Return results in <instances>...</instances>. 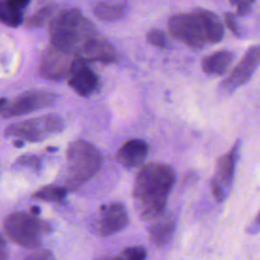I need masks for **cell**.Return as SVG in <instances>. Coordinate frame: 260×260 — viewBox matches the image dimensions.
I'll use <instances>...</instances> for the list:
<instances>
[{
	"instance_id": "ffe728a7",
	"label": "cell",
	"mask_w": 260,
	"mask_h": 260,
	"mask_svg": "<svg viewBox=\"0 0 260 260\" xmlns=\"http://www.w3.org/2000/svg\"><path fill=\"white\" fill-rule=\"evenodd\" d=\"M0 20L10 27H17L23 21V11L13 7L5 0L0 1Z\"/></svg>"
},
{
	"instance_id": "83f0119b",
	"label": "cell",
	"mask_w": 260,
	"mask_h": 260,
	"mask_svg": "<svg viewBox=\"0 0 260 260\" xmlns=\"http://www.w3.org/2000/svg\"><path fill=\"white\" fill-rule=\"evenodd\" d=\"M259 232H260V210L258 211L257 215L254 217V219L246 229V233L249 235H256Z\"/></svg>"
},
{
	"instance_id": "cb8c5ba5",
	"label": "cell",
	"mask_w": 260,
	"mask_h": 260,
	"mask_svg": "<svg viewBox=\"0 0 260 260\" xmlns=\"http://www.w3.org/2000/svg\"><path fill=\"white\" fill-rule=\"evenodd\" d=\"M120 257L122 259L142 260L147 257V251L142 246H130L121 251Z\"/></svg>"
},
{
	"instance_id": "5bb4252c",
	"label": "cell",
	"mask_w": 260,
	"mask_h": 260,
	"mask_svg": "<svg viewBox=\"0 0 260 260\" xmlns=\"http://www.w3.org/2000/svg\"><path fill=\"white\" fill-rule=\"evenodd\" d=\"M80 58H84L89 62L112 64L118 61L119 54L104 37L99 35L90 42Z\"/></svg>"
},
{
	"instance_id": "ac0fdd59",
	"label": "cell",
	"mask_w": 260,
	"mask_h": 260,
	"mask_svg": "<svg viewBox=\"0 0 260 260\" xmlns=\"http://www.w3.org/2000/svg\"><path fill=\"white\" fill-rule=\"evenodd\" d=\"M95 17L103 21H114L121 19L127 12V5L117 1H102L92 9Z\"/></svg>"
},
{
	"instance_id": "4fadbf2b",
	"label": "cell",
	"mask_w": 260,
	"mask_h": 260,
	"mask_svg": "<svg viewBox=\"0 0 260 260\" xmlns=\"http://www.w3.org/2000/svg\"><path fill=\"white\" fill-rule=\"evenodd\" d=\"M149 146L140 138L125 141L116 152V160L123 167L130 169L141 166L147 157Z\"/></svg>"
},
{
	"instance_id": "4316f807",
	"label": "cell",
	"mask_w": 260,
	"mask_h": 260,
	"mask_svg": "<svg viewBox=\"0 0 260 260\" xmlns=\"http://www.w3.org/2000/svg\"><path fill=\"white\" fill-rule=\"evenodd\" d=\"M23 258L27 260H43V259H53L54 256L52 252H50L49 250L36 248V249H32V251L29 252L28 254L24 255Z\"/></svg>"
},
{
	"instance_id": "484cf974",
	"label": "cell",
	"mask_w": 260,
	"mask_h": 260,
	"mask_svg": "<svg viewBox=\"0 0 260 260\" xmlns=\"http://www.w3.org/2000/svg\"><path fill=\"white\" fill-rule=\"evenodd\" d=\"M232 5H235L237 8L238 16H246L250 13L252 4L255 0H229Z\"/></svg>"
},
{
	"instance_id": "d4e9b609",
	"label": "cell",
	"mask_w": 260,
	"mask_h": 260,
	"mask_svg": "<svg viewBox=\"0 0 260 260\" xmlns=\"http://www.w3.org/2000/svg\"><path fill=\"white\" fill-rule=\"evenodd\" d=\"M223 19H224V23H225L226 27L233 32L234 36H236L237 38L243 37V30L240 27L235 14H233L231 12H225L223 15Z\"/></svg>"
},
{
	"instance_id": "f546056e",
	"label": "cell",
	"mask_w": 260,
	"mask_h": 260,
	"mask_svg": "<svg viewBox=\"0 0 260 260\" xmlns=\"http://www.w3.org/2000/svg\"><path fill=\"white\" fill-rule=\"evenodd\" d=\"M198 179V176H197V174L196 173H189L186 177H185V179H184V183L186 184V185H190V184H193V183H195V181Z\"/></svg>"
},
{
	"instance_id": "7c38bea8",
	"label": "cell",
	"mask_w": 260,
	"mask_h": 260,
	"mask_svg": "<svg viewBox=\"0 0 260 260\" xmlns=\"http://www.w3.org/2000/svg\"><path fill=\"white\" fill-rule=\"evenodd\" d=\"M98 233L101 237H109L120 233L129 224V215L123 203L112 202L100 207Z\"/></svg>"
},
{
	"instance_id": "277c9868",
	"label": "cell",
	"mask_w": 260,
	"mask_h": 260,
	"mask_svg": "<svg viewBox=\"0 0 260 260\" xmlns=\"http://www.w3.org/2000/svg\"><path fill=\"white\" fill-rule=\"evenodd\" d=\"M50 223L32 212L14 211L3 220V231L7 238L24 249L40 248L45 234L51 232Z\"/></svg>"
},
{
	"instance_id": "7402d4cb",
	"label": "cell",
	"mask_w": 260,
	"mask_h": 260,
	"mask_svg": "<svg viewBox=\"0 0 260 260\" xmlns=\"http://www.w3.org/2000/svg\"><path fill=\"white\" fill-rule=\"evenodd\" d=\"M12 167L28 169L34 173H39L42 170V159L38 155L26 153L18 156L14 160Z\"/></svg>"
},
{
	"instance_id": "30bf717a",
	"label": "cell",
	"mask_w": 260,
	"mask_h": 260,
	"mask_svg": "<svg viewBox=\"0 0 260 260\" xmlns=\"http://www.w3.org/2000/svg\"><path fill=\"white\" fill-rule=\"evenodd\" d=\"M75 58V56L51 45L42 54L39 67L40 75L49 80L62 81L69 77Z\"/></svg>"
},
{
	"instance_id": "8fae6325",
	"label": "cell",
	"mask_w": 260,
	"mask_h": 260,
	"mask_svg": "<svg viewBox=\"0 0 260 260\" xmlns=\"http://www.w3.org/2000/svg\"><path fill=\"white\" fill-rule=\"evenodd\" d=\"M89 61L76 57L73 61L71 72L68 77V86L80 96H90L101 88L99 75L90 68Z\"/></svg>"
},
{
	"instance_id": "44dd1931",
	"label": "cell",
	"mask_w": 260,
	"mask_h": 260,
	"mask_svg": "<svg viewBox=\"0 0 260 260\" xmlns=\"http://www.w3.org/2000/svg\"><path fill=\"white\" fill-rule=\"evenodd\" d=\"M56 10V6L49 4L41 9H39L34 15L27 18L26 20V25L30 28H36L42 26L48 19L49 17L53 14V12Z\"/></svg>"
},
{
	"instance_id": "d6986e66",
	"label": "cell",
	"mask_w": 260,
	"mask_h": 260,
	"mask_svg": "<svg viewBox=\"0 0 260 260\" xmlns=\"http://www.w3.org/2000/svg\"><path fill=\"white\" fill-rule=\"evenodd\" d=\"M68 192L69 190L61 184H51L46 185L36 191L31 195V198L46 202L61 203L66 199Z\"/></svg>"
},
{
	"instance_id": "8992f818",
	"label": "cell",
	"mask_w": 260,
	"mask_h": 260,
	"mask_svg": "<svg viewBox=\"0 0 260 260\" xmlns=\"http://www.w3.org/2000/svg\"><path fill=\"white\" fill-rule=\"evenodd\" d=\"M168 30L174 39L193 50L209 44L204 25L194 11L172 15L168 20Z\"/></svg>"
},
{
	"instance_id": "52a82bcc",
	"label": "cell",
	"mask_w": 260,
	"mask_h": 260,
	"mask_svg": "<svg viewBox=\"0 0 260 260\" xmlns=\"http://www.w3.org/2000/svg\"><path fill=\"white\" fill-rule=\"evenodd\" d=\"M241 140L238 139L233 147L221 155L215 166V172L210 180L211 192L217 202H222L228 197L233 186L236 166L240 156Z\"/></svg>"
},
{
	"instance_id": "1f68e13d",
	"label": "cell",
	"mask_w": 260,
	"mask_h": 260,
	"mask_svg": "<svg viewBox=\"0 0 260 260\" xmlns=\"http://www.w3.org/2000/svg\"><path fill=\"white\" fill-rule=\"evenodd\" d=\"M40 211H41V209H40V207L37 206V205H32V206L30 207V212H32V213L36 214V215H38V214L40 213Z\"/></svg>"
},
{
	"instance_id": "5b68a950",
	"label": "cell",
	"mask_w": 260,
	"mask_h": 260,
	"mask_svg": "<svg viewBox=\"0 0 260 260\" xmlns=\"http://www.w3.org/2000/svg\"><path fill=\"white\" fill-rule=\"evenodd\" d=\"M63 129L62 118L56 114H49L12 123L5 128L4 135L27 142H41L62 132Z\"/></svg>"
},
{
	"instance_id": "9a60e30c",
	"label": "cell",
	"mask_w": 260,
	"mask_h": 260,
	"mask_svg": "<svg viewBox=\"0 0 260 260\" xmlns=\"http://www.w3.org/2000/svg\"><path fill=\"white\" fill-rule=\"evenodd\" d=\"M147 233L150 242L156 247L165 246L172 239L176 230V219L171 214H162L152 219Z\"/></svg>"
},
{
	"instance_id": "9c48e42d",
	"label": "cell",
	"mask_w": 260,
	"mask_h": 260,
	"mask_svg": "<svg viewBox=\"0 0 260 260\" xmlns=\"http://www.w3.org/2000/svg\"><path fill=\"white\" fill-rule=\"evenodd\" d=\"M260 64V45L250 47L230 75L218 85L221 94H230L247 83Z\"/></svg>"
},
{
	"instance_id": "4dcf8cb0",
	"label": "cell",
	"mask_w": 260,
	"mask_h": 260,
	"mask_svg": "<svg viewBox=\"0 0 260 260\" xmlns=\"http://www.w3.org/2000/svg\"><path fill=\"white\" fill-rule=\"evenodd\" d=\"M13 145L15 147H22L24 145V140L22 139H19V138H16V140L13 141Z\"/></svg>"
},
{
	"instance_id": "6da1fadb",
	"label": "cell",
	"mask_w": 260,
	"mask_h": 260,
	"mask_svg": "<svg viewBox=\"0 0 260 260\" xmlns=\"http://www.w3.org/2000/svg\"><path fill=\"white\" fill-rule=\"evenodd\" d=\"M175 182V171L168 164L148 162L138 170L134 178L132 199L141 219H154L165 213Z\"/></svg>"
},
{
	"instance_id": "2e32d148",
	"label": "cell",
	"mask_w": 260,
	"mask_h": 260,
	"mask_svg": "<svg viewBox=\"0 0 260 260\" xmlns=\"http://www.w3.org/2000/svg\"><path fill=\"white\" fill-rule=\"evenodd\" d=\"M235 54L228 50L217 51L212 53L201 62L202 71L209 76H220L226 73L231 64L233 63Z\"/></svg>"
},
{
	"instance_id": "f1b7e54d",
	"label": "cell",
	"mask_w": 260,
	"mask_h": 260,
	"mask_svg": "<svg viewBox=\"0 0 260 260\" xmlns=\"http://www.w3.org/2000/svg\"><path fill=\"white\" fill-rule=\"evenodd\" d=\"M5 1L21 11H24L30 2V0H5Z\"/></svg>"
},
{
	"instance_id": "ba28073f",
	"label": "cell",
	"mask_w": 260,
	"mask_h": 260,
	"mask_svg": "<svg viewBox=\"0 0 260 260\" xmlns=\"http://www.w3.org/2000/svg\"><path fill=\"white\" fill-rule=\"evenodd\" d=\"M57 100V94L52 91L29 89L25 90L13 100L7 101L6 105L0 109L1 117L8 119L25 115L41 109L51 107Z\"/></svg>"
},
{
	"instance_id": "7a4b0ae2",
	"label": "cell",
	"mask_w": 260,
	"mask_h": 260,
	"mask_svg": "<svg viewBox=\"0 0 260 260\" xmlns=\"http://www.w3.org/2000/svg\"><path fill=\"white\" fill-rule=\"evenodd\" d=\"M49 35L51 45L75 57H82L86 47L100 34L79 9L69 8L52 18Z\"/></svg>"
},
{
	"instance_id": "603a6c76",
	"label": "cell",
	"mask_w": 260,
	"mask_h": 260,
	"mask_svg": "<svg viewBox=\"0 0 260 260\" xmlns=\"http://www.w3.org/2000/svg\"><path fill=\"white\" fill-rule=\"evenodd\" d=\"M147 42L157 48L166 49L168 47V39L166 34L158 28H151L146 34Z\"/></svg>"
},
{
	"instance_id": "e0dca14e",
	"label": "cell",
	"mask_w": 260,
	"mask_h": 260,
	"mask_svg": "<svg viewBox=\"0 0 260 260\" xmlns=\"http://www.w3.org/2000/svg\"><path fill=\"white\" fill-rule=\"evenodd\" d=\"M202 21L207 34L209 44L219 43L224 35V29L218 16L210 10L204 8H196L193 10Z\"/></svg>"
},
{
	"instance_id": "3957f363",
	"label": "cell",
	"mask_w": 260,
	"mask_h": 260,
	"mask_svg": "<svg viewBox=\"0 0 260 260\" xmlns=\"http://www.w3.org/2000/svg\"><path fill=\"white\" fill-rule=\"evenodd\" d=\"M103 166L100 150L88 141L78 139L69 143L66 159L59 174V184L69 191L76 190L93 178Z\"/></svg>"
},
{
	"instance_id": "d6a6232c",
	"label": "cell",
	"mask_w": 260,
	"mask_h": 260,
	"mask_svg": "<svg viewBox=\"0 0 260 260\" xmlns=\"http://www.w3.org/2000/svg\"><path fill=\"white\" fill-rule=\"evenodd\" d=\"M47 150H48V151H50V152H53V151H57V150H58V147H56V146H54V147H52V146H49V147H47Z\"/></svg>"
}]
</instances>
